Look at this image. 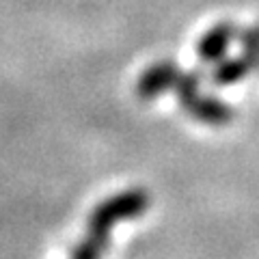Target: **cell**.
Returning a JSON list of instances; mask_svg holds the SVG:
<instances>
[{"label": "cell", "mask_w": 259, "mask_h": 259, "mask_svg": "<svg viewBox=\"0 0 259 259\" xmlns=\"http://www.w3.org/2000/svg\"><path fill=\"white\" fill-rule=\"evenodd\" d=\"M175 78H177V69L173 65H168V63L153 65V67H149L143 74V78L139 80L136 91H139L143 97H153L160 91H164L166 87H173Z\"/></svg>", "instance_id": "2"}, {"label": "cell", "mask_w": 259, "mask_h": 259, "mask_svg": "<svg viewBox=\"0 0 259 259\" xmlns=\"http://www.w3.org/2000/svg\"><path fill=\"white\" fill-rule=\"evenodd\" d=\"M145 207H147V197L143 190H127L97 203L89 216V233L74 248L71 259H100L108 246L115 223L139 216Z\"/></svg>", "instance_id": "1"}]
</instances>
